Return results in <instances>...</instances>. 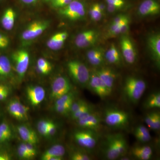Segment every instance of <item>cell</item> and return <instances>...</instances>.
<instances>
[{
  "label": "cell",
  "instance_id": "cell-37",
  "mask_svg": "<svg viewBox=\"0 0 160 160\" xmlns=\"http://www.w3.org/2000/svg\"><path fill=\"white\" fill-rule=\"evenodd\" d=\"M71 158L72 160H89L91 158L86 153L76 152L72 154Z\"/></svg>",
  "mask_w": 160,
  "mask_h": 160
},
{
  "label": "cell",
  "instance_id": "cell-16",
  "mask_svg": "<svg viewBox=\"0 0 160 160\" xmlns=\"http://www.w3.org/2000/svg\"><path fill=\"white\" fill-rule=\"evenodd\" d=\"M98 76L105 84L110 93L112 91L114 86L116 75L111 69L108 68H103L95 72Z\"/></svg>",
  "mask_w": 160,
  "mask_h": 160
},
{
  "label": "cell",
  "instance_id": "cell-9",
  "mask_svg": "<svg viewBox=\"0 0 160 160\" xmlns=\"http://www.w3.org/2000/svg\"><path fill=\"white\" fill-rule=\"evenodd\" d=\"M98 37V33L96 30H86L78 35L75 39V44L79 48H87L94 45Z\"/></svg>",
  "mask_w": 160,
  "mask_h": 160
},
{
  "label": "cell",
  "instance_id": "cell-23",
  "mask_svg": "<svg viewBox=\"0 0 160 160\" xmlns=\"http://www.w3.org/2000/svg\"><path fill=\"white\" fill-rule=\"evenodd\" d=\"M12 131L9 124L3 122L0 124V144L6 142L11 139Z\"/></svg>",
  "mask_w": 160,
  "mask_h": 160
},
{
  "label": "cell",
  "instance_id": "cell-57",
  "mask_svg": "<svg viewBox=\"0 0 160 160\" xmlns=\"http://www.w3.org/2000/svg\"><path fill=\"white\" fill-rule=\"evenodd\" d=\"M59 1H60V0H51L52 5L54 4V3L57 2Z\"/></svg>",
  "mask_w": 160,
  "mask_h": 160
},
{
  "label": "cell",
  "instance_id": "cell-42",
  "mask_svg": "<svg viewBox=\"0 0 160 160\" xmlns=\"http://www.w3.org/2000/svg\"><path fill=\"white\" fill-rule=\"evenodd\" d=\"M137 139L141 142H147L151 140V136L150 135L134 134Z\"/></svg>",
  "mask_w": 160,
  "mask_h": 160
},
{
  "label": "cell",
  "instance_id": "cell-51",
  "mask_svg": "<svg viewBox=\"0 0 160 160\" xmlns=\"http://www.w3.org/2000/svg\"><path fill=\"white\" fill-rule=\"evenodd\" d=\"M10 160V155L6 152H0V160Z\"/></svg>",
  "mask_w": 160,
  "mask_h": 160
},
{
  "label": "cell",
  "instance_id": "cell-6",
  "mask_svg": "<svg viewBox=\"0 0 160 160\" xmlns=\"http://www.w3.org/2000/svg\"><path fill=\"white\" fill-rule=\"evenodd\" d=\"M17 73L20 78L24 77L28 70L30 61L29 52L25 49H20L12 54Z\"/></svg>",
  "mask_w": 160,
  "mask_h": 160
},
{
  "label": "cell",
  "instance_id": "cell-35",
  "mask_svg": "<svg viewBox=\"0 0 160 160\" xmlns=\"http://www.w3.org/2000/svg\"><path fill=\"white\" fill-rule=\"evenodd\" d=\"M72 103L62 104V105H55V109L58 113L61 114H66L70 112V107Z\"/></svg>",
  "mask_w": 160,
  "mask_h": 160
},
{
  "label": "cell",
  "instance_id": "cell-38",
  "mask_svg": "<svg viewBox=\"0 0 160 160\" xmlns=\"http://www.w3.org/2000/svg\"><path fill=\"white\" fill-rule=\"evenodd\" d=\"M160 128V115L158 112H154L151 129L159 130Z\"/></svg>",
  "mask_w": 160,
  "mask_h": 160
},
{
  "label": "cell",
  "instance_id": "cell-3",
  "mask_svg": "<svg viewBox=\"0 0 160 160\" xmlns=\"http://www.w3.org/2000/svg\"><path fill=\"white\" fill-rule=\"evenodd\" d=\"M59 13L71 21H77L84 18L86 9L82 3L78 0H73L69 5L60 8Z\"/></svg>",
  "mask_w": 160,
  "mask_h": 160
},
{
  "label": "cell",
  "instance_id": "cell-21",
  "mask_svg": "<svg viewBox=\"0 0 160 160\" xmlns=\"http://www.w3.org/2000/svg\"><path fill=\"white\" fill-rule=\"evenodd\" d=\"M87 57L89 63L93 66H99L104 62V53L100 48L89 50L87 53Z\"/></svg>",
  "mask_w": 160,
  "mask_h": 160
},
{
  "label": "cell",
  "instance_id": "cell-44",
  "mask_svg": "<svg viewBox=\"0 0 160 160\" xmlns=\"http://www.w3.org/2000/svg\"><path fill=\"white\" fill-rule=\"evenodd\" d=\"M26 144L28 152L30 154V156L32 158L35 156L37 153L36 150L34 147L35 145L28 143H26Z\"/></svg>",
  "mask_w": 160,
  "mask_h": 160
},
{
  "label": "cell",
  "instance_id": "cell-46",
  "mask_svg": "<svg viewBox=\"0 0 160 160\" xmlns=\"http://www.w3.org/2000/svg\"><path fill=\"white\" fill-rule=\"evenodd\" d=\"M129 19H128L123 23L120 27V34H124L128 32L129 29Z\"/></svg>",
  "mask_w": 160,
  "mask_h": 160
},
{
  "label": "cell",
  "instance_id": "cell-26",
  "mask_svg": "<svg viewBox=\"0 0 160 160\" xmlns=\"http://www.w3.org/2000/svg\"><path fill=\"white\" fill-rule=\"evenodd\" d=\"M66 149L64 146L60 144H57L52 146L44 153L43 156H52L62 158L65 154Z\"/></svg>",
  "mask_w": 160,
  "mask_h": 160
},
{
  "label": "cell",
  "instance_id": "cell-22",
  "mask_svg": "<svg viewBox=\"0 0 160 160\" xmlns=\"http://www.w3.org/2000/svg\"><path fill=\"white\" fill-rule=\"evenodd\" d=\"M114 144L119 157L122 156L126 152L127 144L125 139L121 135H115L110 137Z\"/></svg>",
  "mask_w": 160,
  "mask_h": 160
},
{
  "label": "cell",
  "instance_id": "cell-11",
  "mask_svg": "<svg viewBox=\"0 0 160 160\" xmlns=\"http://www.w3.org/2000/svg\"><path fill=\"white\" fill-rule=\"evenodd\" d=\"M122 53L126 62L133 64L137 58V53L132 41L130 38L123 36L120 41Z\"/></svg>",
  "mask_w": 160,
  "mask_h": 160
},
{
  "label": "cell",
  "instance_id": "cell-29",
  "mask_svg": "<svg viewBox=\"0 0 160 160\" xmlns=\"http://www.w3.org/2000/svg\"><path fill=\"white\" fill-rule=\"evenodd\" d=\"M92 112V111L91 107L87 103H86L79 109H78L77 111L72 114V119L77 121L80 118L85 116L86 114L90 113Z\"/></svg>",
  "mask_w": 160,
  "mask_h": 160
},
{
  "label": "cell",
  "instance_id": "cell-2",
  "mask_svg": "<svg viewBox=\"0 0 160 160\" xmlns=\"http://www.w3.org/2000/svg\"><path fill=\"white\" fill-rule=\"evenodd\" d=\"M67 69L72 78L80 85L86 86L89 82L90 74L86 65L78 60L69 61Z\"/></svg>",
  "mask_w": 160,
  "mask_h": 160
},
{
  "label": "cell",
  "instance_id": "cell-40",
  "mask_svg": "<svg viewBox=\"0 0 160 160\" xmlns=\"http://www.w3.org/2000/svg\"><path fill=\"white\" fill-rule=\"evenodd\" d=\"M137 134L140 135H150L149 130L146 127L140 125L137 126L135 129L134 134Z\"/></svg>",
  "mask_w": 160,
  "mask_h": 160
},
{
  "label": "cell",
  "instance_id": "cell-36",
  "mask_svg": "<svg viewBox=\"0 0 160 160\" xmlns=\"http://www.w3.org/2000/svg\"><path fill=\"white\" fill-rule=\"evenodd\" d=\"M37 66L48 70L50 72L52 69L51 64L47 60L43 58H40L37 61Z\"/></svg>",
  "mask_w": 160,
  "mask_h": 160
},
{
  "label": "cell",
  "instance_id": "cell-55",
  "mask_svg": "<svg viewBox=\"0 0 160 160\" xmlns=\"http://www.w3.org/2000/svg\"><path fill=\"white\" fill-rule=\"evenodd\" d=\"M22 2L26 4H31L36 2L38 0H21Z\"/></svg>",
  "mask_w": 160,
  "mask_h": 160
},
{
  "label": "cell",
  "instance_id": "cell-13",
  "mask_svg": "<svg viewBox=\"0 0 160 160\" xmlns=\"http://www.w3.org/2000/svg\"><path fill=\"white\" fill-rule=\"evenodd\" d=\"M26 94L32 106H36L40 105L45 99L46 91L41 86H29L26 89Z\"/></svg>",
  "mask_w": 160,
  "mask_h": 160
},
{
  "label": "cell",
  "instance_id": "cell-15",
  "mask_svg": "<svg viewBox=\"0 0 160 160\" xmlns=\"http://www.w3.org/2000/svg\"><path fill=\"white\" fill-rule=\"evenodd\" d=\"M77 121L79 126L89 130L98 129L100 126V118L98 115L92 113V112L79 119Z\"/></svg>",
  "mask_w": 160,
  "mask_h": 160
},
{
  "label": "cell",
  "instance_id": "cell-1",
  "mask_svg": "<svg viewBox=\"0 0 160 160\" xmlns=\"http://www.w3.org/2000/svg\"><path fill=\"white\" fill-rule=\"evenodd\" d=\"M146 88V82L134 77L127 78L124 86V92L126 98L133 103H137L142 97Z\"/></svg>",
  "mask_w": 160,
  "mask_h": 160
},
{
  "label": "cell",
  "instance_id": "cell-45",
  "mask_svg": "<svg viewBox=\"0 0 160 160\" xmlns=\"http://www.w3.org/2000/svg\"><path fill=\"white\" fill-rule=\"evenodd\" d=\"M153 113H154V112L148 113L146 115V117L145 118V122H146L147 126L151 129L152 126V121H153Z\"/></svg>",
  "mask_w": 160,
  "mask_h": 160
},
{
  "label": "cell",
  "instance_id": "cell-43",
  "mask_svg": "<svg viewBox=\"0 0 160 160\" xmlns=\"http://www.w3.org/2000/svg\"><path fill=\"white\" fill-rule=\"evenodd\" d=\"M73 0H60L57 2L52 4V6L55 8H62L69 5Z\"/></svg>",
  "mask_w": 160,
  "mask_h": 160
},
{
  "label": "cell",
  "instance_id": "cell-14",
  "mask_svg": "<svg viewBox=\"0 0 160 160\" xmlns=\"http://www.w3.org/2000/svg\"><path fill=\"white\" fill-rule=\"evenodd\" d=\"M138 12L140 15L144 17L158 14L160 4L156 0H145L140 5Z\"/></svg>",
  "mask_w": 160,
  "mask_h": 160
},
{
  "label": "cell",
  "instance_id": "cell-24",
  "mask_svg": "<svg viewBox=\"0 0 160 160\" xmlns=\"http://www.w3.org/2000/svg\"><path fill=\"white\" fill-rule=\"evenodd\" d=\"M11 63L9 59L5 56H0V77H6L11 73Z\"/></svg>",
  "mask_w": 160,
  "mask_h": 160
},
{
  "label": "cell",
  "instance_id": "cell-53",
  "mask_svg": "<svg viewBox=\"0 0 160 160\" xmlns=\"http://www.w3.org/2000/svg\"><path fill=\"white\" fill-rule=\"evenodd\" d=\"M60 38L61 39L66 41L68 37V33L67 32H59Z\"/></svg>",
  "mask_w": 160,
  "mask_h": 160
},
{
  "label": "cell",
  "instance_id": "cell-32",
  "mask_svg": "<svg viewBox=\"0 0 160 160\" xmlns=\"http://www.w3.org/2000/svg\"><path fill=\"white\" fill-rule=\"evenodd\" d=\"M73 95L71 92H68L57 99L55 105H62L73 102Z\"/></svg>",
  "mask_w": 160,
  "mask_h": 160
},
{
  "label": "cell",
  "instance_id": "cell-50",
  "mask_svg": "<svg viewBox=\"0 0 160 160\" xmlns=\"http://www.w3.org/2000/svg\"><path fill=\"white\" fill-rule=\"evenodd\" d=\"M62 158L58 157L52 156L42 155V159L43 160H61Z\"/></svg>",
  "mask_w": 160,
  "mask_h": 160
},
{
  "label": "cell",
  "instance_id": "cell-52",
  "mask_svg": "<svg viewBox=\"0 0 160 160\" xmlns=\"http://www.w3.org/2000/svg\"><path fill=\"white\" fill-rule=\"evenodd\" d=\"M36 69L37 71L40 74L47 75L49 72L48 71V70L39 67L37 66H36Z\"/></svg>",
  "mask_w": 160,
  "mask_h": 160
},
{
  "label": "cell",
  "instance_id": "cell-48",
  "mask_svg": "<svg viewBox=\"0 0 160 160\" xmlns=\"http://www.w3.org/2000/svg\"><path fill=\"white\" fill-rule=\"evenodd\" d=\"M107 11L108 12H110V13H113L117 11L118 10H119L121 9V8L113 6V5H109V4H107V7H106Z\"/></svg>",
  "mask_w": 160,
  "mask_h": 160
},
{
  "label": "cell",
  "instance_id": "cell-18",
  "mask_svg": "<svg viewBox=\"0 0 160 160\" xmlns=\"http://www.w3.org/2000/svg\"><path fill=\"white\" fill-rule=\"evenodd\" d=\"M20 137L26 143L35 145L38 142L37 135L34 130L26 125H20L17 127Z\"/></svg>",
  "mask_w": 160,
  "mask_h": 160
},
{
  "label": "cell",
  "instance_id": "cell-41",
  "mask_svg": "<svg viewBox=\"0 0 160 160\" xmlns=\"http://www.w3.org/2000/svg\"><path fill=\"white\" fill-rule=\"evenodd\" d=\"M107 4L113 5L122 8L125 6V2L124 0H106Z\"/></svg>",
  "mask_w": 160,
  "mask_h": 160
},
{
  "label": "cell",
  "instance_id": "cell-49",
  "mask_svg": "<svg viewBox=\"0 0 160 160\" xmlns=\"http://www.w3.org/2000/svg\"><path fill=\"white\" fill-rule=\"evenodd\" d=\"M0 42L3 43L8 46L9 43V38L6 36L0 33Z\"/></svg>",
  "mask_w": 160,
  "mask_h": 160
},
{
  "label": "cell",
  "instance_id": "cell-28",
  "mask_svg": "<svg viewBox=\"0 0 160 160\" xmlns=\"http://www.w3.org/2000/svg\"><path fill=\"white\" fill-rule=\"evenodd\" d=\"M106 148L105 154L108 159L115 160L119 158L110 137L108 138Z\"/></svg>",
  "mask_w": 160,
  "mask_h": 160
},
{
  "label": "cell",
  "instance_id": "cell-30",
  "mask_svg": "<svg viewBox=\"0 0 160 160\" xmlns=\"http://www.w3.org/2000/svg\"><path fill=\"white\" fill-rule=\"evenodd\" d=\"M89 14L91 19L96 22L100 21L103 15L102 12L98 8L97 3H95L91 6L89 10Z\"/></svg>",
  "mask_w": 160,
  "mask_h": 160
},
{
  "label": "cell",
  "instance_id": "cell-27",
  "mask_svg": "<svg viewBox=\"0 0 160 160\" xmlns=\"http://www.w3.org/2000/svg\"><path fill=\"white\" fill-rule=\"evenodd\" d=\"M145 107L147 109L160 108V92H156L151 94L146 101Z\"/></svg>",
  "mask_w": 160,
  "mask_h": 160
},
{
  "label": "cell",
  "instance_id": "cell-8",
  "mask_svg": "<svg viewBox=\"0 0 160 160\" xmlns=\"http://www.w3.org/2000/svg\"><path fill=\"white\" fill-rule=\"evenodd\" d=\"M74 138L79 146L87 149H93L97 143V137L90 129L76 132H75Z\"/></svg>",
  "mask_w": 160,
  "mask_h": 160
},
{
  "label": "cell",
  "instance_id": "cell-58",
  "mask_svg": "<svg viewBox=\"0 0 160 160\" xmlns=\"http://www.w3.org/2000/svg\"><path fill=\"white\" fill-rule=\"evenodd\" d=\"M44 1H46V2H49V1H51V0H44Z\"/></svg>",
  "mask_w": 160,
  "mask_h": 160
},
{
  "label": "cell",
  "instance_id": "cell-34",
  "mask_svg": "<svg viewBox=\"0 0 160 160\" xmlns=\"http://www.w3.org/2000/svg\"><path fill=\"white\" fill-rule=\"evenodd\" d=\"M10 88L6 84L0 83V101H4L7 99L10 95Z\"/></svg>",
  "mask_w": 160,
  "mask_h": 160
},
{
  "label": "cell",
  "instance_id": "cell-5",
  "mask_svg": "<svg viewBox=\"0 0 160 160\" xmlns=\"http://www.w3.org/2000/svg\"><path fill=\"white\" fill-rule=\"evenodd\" d=\"M49 26V22L46 20L32 22L23 32L21 36L22 39L26 41L34 39L42 34Z\"/></svg>",
  "mask_w": 160,
  "mask_h": 160
},
{
  "label": "cell",
  "instance_id": "cell-20",
  "mask_svg": "<svg viewBox=\"0 0 160 160\" xmlns=\"http://www.w3.org/2000/svg\"><path fill=\"white\" fill-rule=\"evenodd\" d=\"M132 153L133 156L138 159L148 160L152 156V150L150 146H138L132 149Z\"/></svg>",
  "mask_w": 160,
  "mask_h": 160
},
{
  "label": "cell",
  "instance_id": "cell-17",
  "mask_svg": "<svg viewBox=\"0 0 160 160\" xmlns=\"http://www.w3.org/2000/svg\"><path fill=\"white\" fill-rule=\"evenodd\" d=\"M148 46L152 57L158 66L160 63V34L157 33L152 34L148 39Z\"/></svg>",
  "mask_w": 160,
  "mask_h": 160
},
{
  "label": "cell",
  "instance_id": "cell-4",
  "mask_svg": "<svg viewBox=\"0 0 160 160\" xmlns=\"http://www.w3.org/2000/svg\"><path fill=\"white\" fill-rule=\"evenodd\" d=\"M129 115L126 112L118 109H109L106 112L105 121L108 126L115 128L123 127L128 124Z\"/></svg>",
  "mask_w": 160,
  "mask_h": 160
},
{
  "label": "cell",
  "instance_id": "cell-7",
  "mask_svg": "<svg viewBox=\"0 0 160 160\" xmlns=\"http://www.w3.org/2000/svg\"><path fill=\"white\" fill-rule=\"evenodd\" d=\"M71 89V84L67 78L62 76L58 77L52 83L51 97L57 99L63 95L69 92Z\"/></svg>",
  "mask_w": 160,
  "mask_h": 160
},
{
  "label": "cell",
  "instance_id": "cell-47",
  "mask_svg": "<svg viewBox=\"0 0 160 160\" xmlns=\"http://www.w3.org/2000/svg\"><path fill=\"white\" fill-rule=\"evenodd\" d=\"M57 131V126L53 122H50L49 127H48V135L49 136H53Z\"/></svg>",
  "mask_w": 160,
  "mask_h": 160
},
{
  "label": "cell",
  "instance_id": "cell-33",
  "mask_svg": "<svg viewBox=\"0 0 160 160\" xmlns=\"http://www.w3.org/2000/svg\"><path fill=\"white\" fill-rule=\"evenodd\" d=\"M17 152L18 156L23 159H30L32 158L27 150L26 143H22L19 146Z\"/></svg>",
  "mask_w": 160,
  "mask_h": 160
},
{
  "label": "cell",
  "instance_id": "cell-56",
  "mask_svg": "<svg viewBox=\"0 0 160 160\" xmlns=\"http://www.w3.org/2000/svg\"><path fill=\"white\" fill-rule=\"evenodd\" d=\"M7 47V46L5 44L0 42V49H4V48H6Z\"/></svg>",
  "mask_w": 160,
  "mask_h": 160
},
{
  "label": "cell",
  "instance_id": "cell-25",
  "mask_svg": "<svg viewBox=\"0 0 160 160\" xmlns=\"http://www.w3.org/2000/svg\"><path fill=\"white\" fill-rule=\"evenodd\" d=\"M65 41L60 38L59 32L56 33L47 41V46L49 49L53 50H58L62 47Z\"/></svg>",
  "mask_w": 160,
  "mask_h": 160
},
{
  "label": "cell",
  "instance_id": "cell-31",
  "mask_svg": "<svg viewBox=\"0 0 160 160\" xmlns=\"http://www.w3.org/2000/svg\"><path fill=\"white\" fill-rule=\"evenodd\" d=\"M51 121L48 120H41L38 122V131L43 136H48V127Z\"/></svg>",
  "mask_w": 160,
  "mask_h": 160
},
{
  "label": "cell",
  "instance_id": "cell-54",
  "mask_svg": "<svg viewBox=\"0 0 160 160\" xmlns=\"http://www.w3.org/2000/svg\"><path fill=\"white\" fill-rule=\"evenodd\" d=\"M98 9H100V11L103 12L105 11V9H106V7L105 5L103 3H97Z\"/></svg>",
  "mask_w": 160,
  "mask_h": 160
},
{
  "label": "cell",
  "instance_id": "cell-39",
  "mask_svg": "<svg viewBox=\"0 0 160 160\" xmlns=\"http://www.w3.org/2000/svg\"><path fill=\"white\" fill-rule=\"evenodd\" d=\"M86 103V102L82 101V100H80V101L74 102H73L72 104L70 109V112H71L72 114L77 111L78 109H79L82 106H83Z\"/></svg>",
  "mask_w": 160,
  "mask_h": 160
},
{
  "label": "cell",
  "instance_id": "cell-10",
  "mask_svg": "<svg viewBox=\"0 0 160 160\" xmlns=\"http://www.w3.org/2000/svg\"><path fill=\"white\" fill-rule=\"evenodd\" d=\"M7 109L9 114L17 119L22 121L28 119L29 108L18 100H11L8 103Z\"/></svg>",
  "mask_w": 160,
  "mask_h": 160
},
{
  "label": "cell",
  "instance_id": "cell-12",
  "mask_svg": "<svg viewBox=\"0 0 160 160\" xmlns=\"http://www.w3.org/2000/svg\"><path fill=\"white\" fill-rule=\"evenodd\" d=\"M88 84L92 91L101 98H104L110 94L105 84L95 72L90 75Z\"/></svg>",
  "mask_w": 160,
  "mask_h": 160
},
{
  "label": "cell",
  "instance_id": "cell-19",
  "mask_svg": "<svg viewBox=\"0 0 160 160\" xmlns=\"http://www.w3.org/2000/svg\"><path fill=\"white\" fill-rule=\"evenodd\" d=\"M15 19V12L12 8H8L6 9L2 16V26L6 30H11L14 27Z\"/></svg>",
  "mask_w": 160,
  "mask_h": 160
}]
</instances>
